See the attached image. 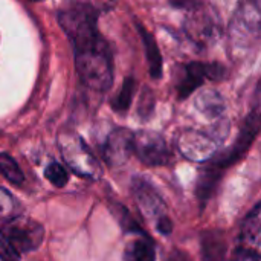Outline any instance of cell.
I'll return each mask as SVG.
<instances>
[{"mask_svg":"<svg viewBox=\"0 0 261 261\" xmlns=\"http://www.w3.org/2000/svg\"><path fill=\"white\" fill-rule=\"evenodd\" d=\"M260 3L243 2L231 23V44L234 50H248L254 47L260 37Z\"/></svg>","mask_w":261,"mask_h":261,"instance_id":"2","label":"cell"},{"mask_svg":"<svg viewBox=\"0 0 261 261\" xmlns=\"http://www.w3.org/2000/svg\"><path fill=\"white\" fill-rule=\"evenodd\" d=\"M133 133L127 128H115L106 139L102 158L112 168L122 167L133 154Z\"/></svg>","mask_w":261,"mask_h":261,"instance_id":"10","label":"cell"},{"mask_svg":"<svg viewBox=\"0 0 261 261\" xmlns=\"http://www.w3.org/2000/svg\"><path fill=\"white\" fill-rule=\"evenodd\" d=\"M217 145L213 135L199 130H185L177 138V150L193 162H208L216 154Z\"/></svg>","mask_w":261,"mask_h":261,"instance_id":"6","label":"cell"},{"mask_svg":"<svg viewBox=\"0 0 261 261\" xmlns=\"http://www.w3.org/2000/svg\"><path fill=\"white\" fill-rule=\"evenodd\" d=\"M203 248V261H223L226 252V242L222 234L210 232L202 240Z\"/></svg>","mask_w":261,"mask_h":261,"instance_id":"16","label":"cell"},{"mask_svg":"<svg viewBox=\"0 0 261 261\" xmlns=\"http://www.w3.org/2000/svg\"><path fill=\"white\" fill-rule=\"evenodd\" d=\"M153 110V95L145 89L142 96H141V104H139V113L148 115Z\"/></svg>","mask_w":261,"mask_h":261,"instance_id":"21","label":"cell"},{"mask_svg":"<svg viewBox=\"0 0 261 261\" xmlns=\"http://www.w3.org/2000/svg\"><path fill=\"white\" fill-rule=\"evenodd\" d=\"M44 177L57 188H61L67 184L69 180V173L67 170L58 164V162H50L46 168H44Z\"/></svg>","mask_w":261,"mask_h":261,"instance_id":"19","label":"cell"},{"mask_svg":"<svg viewBox=\"0 0 261 261\" xmlns=\"http://www.w3.org/2000/svg\"><path fill=\"white\" fill-rule=\"evenodd\" d=\"M258 128H260L258 109H254V112H252V113L249 115V118L246 119V122H245V125H243V128H242V132H240V136H239V139L236 141V144H234L226 153L220 154L213 164H214L216 167H219V168L223 171L226 167H229V165L236 164L237 161H240V159L245 156V153L251 148L254 139H255L257 135H258Z\"/></svg>","mask_w":261,"mask_h":261,"instance_id":"9","label":"cell"},{"mask_svg":"<svg viewBox=\"0 0 261 261\" xmlns=\"http://www.w3.org/2000/svg\"><path fill=\"white\" fill-rule=\"evenodd\" d=\"M96 21L98 9L90 3H72L58 12V23L75 50L80 81L93 92H107L113 80L112 52Z\"/></svg>","mask_w":261,"mask_h":261,"instance_id":"1","label":"cell"},{"mask_svg":"<svg viewBox=\"0 0 261 261\" xmlns=\"http://www.w3.org/2000/svg\"><path fill=\"white\" fill-rule=\"evenodd\" d=\"M132 188H133L135 200H136L141 213L147 219L154 220L156 225L170 219L165 214V203H164L161 194L154 190V187L147 179L135 177Z\"/></svg>","mask_w":261,"mask_h":261,"instance_id":"7","label":"cell"},{"mask_svg":"<svg viewBox=\"0 0 261 261\" xmlns=\"http://www.w3.org/2000/svg\"><path fill=\"white\" fill-rule=\"evenodd\" d=\"M0 173L12 185H21L24 182V174L20 170L18 164L6 153L0 154Z\"/></svg>","mask_w":261,"mask_h":261,"instance_id":"18","label":"cell"},{"mask_svg":"<svg viewBox=\"0 0 261 261\" xmlns=\"http://www.w3.org/2000/svg\"><path fill=\"white\" fill-rule=\"evenodd\" d=\"M234 261H260V254L257 252H251V251H243V249H237Z\"/></svg>","mask_w":261,"mask_h":261,"instance_id":"22","label":"cell"},{"mask_svg":"<svg viewBox=\"0 0 261 261\" xmlns=\"http://www.w3.org/2000/svg\"><path fill=\"white\" fill-rule=\"evenodd\" d=\"M196 107L202 115H205V116H208L211 119H217L225 112V101H223L222 95L217 90L206 89V90H202L197 95Z\"/></svg>","mask_w":261,"mask_h":261,"instance_id":"13","label":"cell"},{"mask_svg":"<svg viewBox=\"0 0 261 261\" xmlns=\"http://www.w3.org/2000/svg\"><path fill=\"white\" fill-rule=\"evenodd\" d=\"M138 31L141 32V37H142V41H144V46H145L150 75H151V78L158 80L161 76V73H162V55H161V50L158 47V43H156L154 37L139 21H138Z\"/></svg>","mask_w":261,"mask_h":261,"instance_id":"14","label":"cell"},{"mask_svg":"<svg viewBox=\"0 0 261 261\" xmlns=\"http://www.w3.org/2000/svg\"><path fill=\"white\" fill-rule=\"evenodd\" d=\"M124 261H156V249L153 242L144 232L139 234L125 245Z\"/></svg>","mask_w":261,"mask_h":261,"instance_id":"12","label":"cell"},{"mask_svg":"<svg viewBox=\"0 0 261 261\" xmlns=\"http://www.w3.org/2000/svg\"><path fill=\"white\" fill-rule=\"evenodd\" d=\"M222 173L223 171L219 167H216L213 162L202 170L199 176V182H197V194L200 199H208L213 194L214 188L217 187L222 177Z\"/></svg>","mask_w":261,"mask_h":261,"instance_id":"15","label":"cell"},{"mask_svg":"<svg viewBox=\"0 0 261 261\" xmlns=\"http://www.w3.org/2000/svg\"><path fill=\"white\" fill-rule=\"evenodd\" d=\"M60 151L69 170H72L80 177L90 180H96L101 177L99 162L93 158V154L80 136L61 135Z\"/></svg>","mask_w":261,"mask_h":261,"instance_id":"3","label":"cell"},{"mask_svg":"<svg viewBox=\"0 0 261 261\" xmlns=\"http://www.w3.org/2000/svg\"><path fill=\"white\" fill-rule=\"evenodd\" d=\"M14 199L11 193L0 187V219H8L14 213Z\"/></svg>","mask_w":261,"mask_h":261,"instance_id":"20","label":"cell"},{"mask_svg":"<svg viewBox=\"0 0 261 261\" xmlns=\"http://www.w3.org/2000/svg\"><path fill=\"white\" fill-rule=\"evenodd\" d=\"M135 89H136V81L135 78L128 76L124 80L122 83V87L121 90L118 92L116 98L112 101V107L115 112L118 113H124L128 110L130 104H132V99H133V95H135Z\"/></svg>","mask_w":261,"mask_h":261,"instance_id":"17","label":"cell"},{"mask_svg":"<svg viewBox=\"0 0 261 261\" xmlns=\"http://www.w3.org/2000/svg\"><path fill=\"white\" fill-rule=\"evenodd\" d=\"M225 75V69L219 63L203 64L193 61L184 66V72L177 81V95L180 99L190 96L206 78L208 80H222Z\"/></svg>","mask_w":261,"mask_h":261,"instance_id":"8","label":"cell"},{"mask_svg":"<svg viewBox=\"0 0 261 261\" xmlns=\"http://www.w3.org/2000/svg\"><path fill=\"white\" fill-rule=\"evenodd\" d=\"M260 205H255V208L251 211V214L246 217V220L242 225V232L239 239V249L251 251L260 254V236H261V219H260Z\"/></svg>","mask_w":261,"mask_h":261,"instance_id":"11","label":"cell"},{"mask_svg":"<svg viewBox=\"0 0 261 261\" xmlns=\"http://www.w3.org/2000/svg\"><path fill=\"white\" fill-rule=\"evenodd\" d=\"M0 237H3L12 249L21 255L35 251L41 245L43 228L29 219H12L5 223Z\"/></svg>","mask_w":261,"mask_h":261,"instance_id":"4","label":"cell"},{"mask_svg":"<svg viewBox=\"0 0 261 261\" xmlns=\"http://www.w3.org/2000/svg\"><path fill=\"white\" fill-rule=\"evenodd\" d=\"M133 153L148 167H162L170 161L165 139L156 132H139L133 136Z\"/></svg>","mask_w":261,"mask_h":261,"instance_id":"5","label":"cell"}]
</instances>
